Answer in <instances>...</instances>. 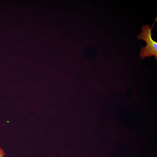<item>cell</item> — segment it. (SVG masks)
<instances>
[{"mask_svg": "<svg viewBox=\"0 0 157 157\" xmlns=\"http://www.w3.org/2000/svg\"><path fill=\"white\" fill-rule=\"evenodd\" d=\"M153 25H145L142 26L141 33L137 36L138 40L145 41L146 45L141 49L140 54V58L144 59L147 57L154 56L155 60L157 59V42L151 37V31Z\"/></svg>", "mask_w": 157, "mask_h": 157, "instance_id": "1", "label": "cell"}, {"mask_svg": "<svg viewBox=\"0 0 157 157\" xmlns=\"http://www.w3.org/2000/svg\"><path fill=\"white\" fill-rule=\"evenodd\" d=\"M6 156V154L4 150L0 147V157H4Z\"/></svg>", "mask_w": 157, "mask_h": 157, "instance_id": "2", "label": "cell"}]
</instances>
